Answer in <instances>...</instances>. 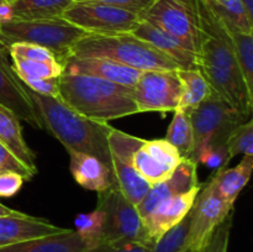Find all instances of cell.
<instances>
[{
  "label": "cell",
  "mask_w": 253,
  "mask_h": 252,
  "mask_svg": "<svg viewBox=\"0 0 253 252\" xmlns=\"http://www.w3.org/2000/svg\"><path fill=\"white\" fill-rule=\"evenodd\" d=\"M199 14L202 26V42L198 53L199 71L215 95L251 118L253 94L242 76L229 32L204 0H199Z\"/></svg>",
  "instance_id": "cell-1"
},
{
  "label": "cell",
  "mask_w": 253,
  "mask_h": 252,
  "mask_svg": "<svg viewBox=\"0 0 253 252\" xmlns=\"http://www.w3.org/2000/svg\"><path fill=\"white\" fill-rule=\"evenodd\" d=\"M43 127L48 130L68 152H81L100 160L111 170L109 135L113 126L79 115L59 99L35 93L26 86Z\"/></svg>",
  "instance_id": "cell-2"
},
{
  "label": "cell",
  "mask_w": 253,
  "mask_h": 252,
  "mask_svg": "<svg viewBox=\"0 0 253 252\" xmlns=\"http://www.w3.org/2000/svg\"><path fill=\"white\" fill-rule=\"evenodd\" d=\"M59 100L79 115L99 123L138 114L132 86L95 77L63 73L58 79Z\"/></svg>",
  "instance_id": "cell-3"
},
{
  "label": "cell",
  "mask_w": 253,
  "mask_h": 252,
  "mask_svg": "<svg viewBox=\"0 0 253 252\" xmlns=\"http://www.w3.org/2000/svg\"><path fill=\"white\" fill-rule=\"evenodd\" d=\"M68 56L99 57L145 71H178L168 57L132 34L86 35L71 48Z\"/></svg>",
  "instance_id": "cell-4"
},
{
  "label": "cell",
  "mask_w": 253,
  "mask_h": 252,
  "mask_svg": "<svg viewBox=\"0 0 253 252\" xmlns=\"http://www.w3.org/2000/svg\"><path fill=\"white\" fill-rule=\"evenodd\" d=\"M0 32L6 47L15 42L39 44L49 49L61 64L68 57L72 47L79 40L89 35L64 20L63 17L43 20H11L0 25Z\"/></svg>",
  "instance_id": "cell-5"
},
{
  "label": "cell",
  "mask_w": 253,
  "mask_h": 252,
  "mask_svg": "<svg viewBox=\"0 0 253 252\" xmlns=\"http://www.w3.org/2000/svg\"><path fill=\"white\" fill-rule=\"evenodd\" d=\"M96 209L104 214L101 244L142 242L155 245L148 239L137 208L120 192L116 184L98 193Z\"/></svg>",
  "instance_id": "cell-6"
},
{
  "label": "cell",
  "mask_w": 253,
  "mask_h": 252,
  "mask_svg": "<svg viewBox=\"0 0 253 252\" xmlns=\"http://www.w3.org/2000/svg\"><path fill=\"white\" fill-rule=\"evenodd\" d=\"M231 211H234V207L227 204L220 195L211 175L202 184L189 211L190 220L185 237V251L204 252L216 227Z\"/></svg>",
  "instance_id": "cell-7"
},
{
  "label": "cell",
  "mask_w": 253,
  "mask_h": 252,
  "mask_svg": "<svg viewBox=\"0 0 253 252\" xmlns=\"http://www.w3.org/2000/svg\"><path fill=\"white\" fill-rule=\"evenodd\" d=\"M141 19L161 27L199 53V0H156Z\"/></svg>",
  "instance_id": "cell-8"
},
{
  "label": "cell",
  "mask_w": 253,
  "mask_h": 252,
  "mask_svg": "<svg viewBox=\"0 0 253 252\" xmlns=\"http://www.w3.org/2000/svg\"><path fill=\"white\" fill-rule=\"evenodd\" d=\"M62 17L89 35L131 34L141 21L135 12L91 1H74Z\"/></svg>",
  "instance_id": "cell-9"
},
{
  "label": "cell",
  "mask_w": 253,
  "mask_h": 252,
  "mask_svg": "<svg viewBox=\"0 0 253 252\" xmlns=\"http://www.w3.org/2000/svg\"><path fill=\"white\" fill-rule=\"evenodd\" d=\"M249 119L212 94L190 113L194 133L193 155L205 143H226L231 131Z\"/></svg>",
  "instance_id": "cell-10"
},
{
  "label": "cell",
  "mask_w": 253,
  "mask_h": 252,
  "mask_svg": "<svg viewBox=\"0 0 253 252\" xmlns=\"http://www.w3.org/2000/svg\"><path fill=\"white\" fill-rule=\"evenodd\" d=\"M141 138L114 128L109 135V146L111 153V168L116 187L120 192L137 207L150 190L151 184L143 179L133 167L131 156Z\"/></svg>",
  "instance_id": "cell-11"
},
{
  "label": "cell",
  "mask_w": 253,
  "mask_h": 252,
  "mask_svg": "<svg viewBox=\"0 0 253 252\" xmlns=\"http://www.w3.org/2000/svg\"><path fill=\"white\" fill-rule=\"evenodd\" d=\"M133 88L138 113H174L182 98V83L177 71H145Z\"/></svg>",
  "instance_id": "cell-12"
},
{
  "label": "cell",
  "mask_w": 253,
  "mask_h": 252,
  "mask_svg": "<svg viewBox=\"0 0 253 252\" xmlns=\"http://www.w3.org/2000/svg\"><path fill=\"white\" fill-rule=\"evenodd\" d=\"M7 48L0 44V105L11 111L19 120L42 130L43 124L26 90L9 61Z\"/></svg>",
  "instance_id": "cell-13"
},
{
  "label": "cell",
  "mask_w": 253,
  "mask_h": 252,
  "mask_svg": "<svg viewBox=\"0 0 253 252\" xmlns=\"http://www.w3.org/2000/svg\"><path fill=\"white\" fill-rule=\"evenodd\" d=\"M197 169L198 163L195 161H193L192 158H182L179 165L170 172L168 177L151 185L146 197L136 207L140 212L141 219L147 216L157 205L165 200L199 187L200 183L198 180Z\"/></svg>",
  "instance_id": "cell-14"
},
{
  "label": "cell",
  "mask_w": 253,
  "mask_h": 252,
  "mask_svg": "<svg viewBox=\"0 0 253 252\" xmlns=\"http://www.w3.org/2000/svg\"><path fill=\"white\" fill-rule=\"evenodd\" d=\"M131 34L143 40L174 62L179 69H199V54L161 27L141 19Z\"/></svg>",
  "instance_id": "cell-15"
},
{
  "label": "cell",
  "mask_w": 253,
  "mask_h": 252,
  "mask_svg": "<svg viewBox=\"0 0 253 252\" xmlns=\"http://www.w3.org/2000/svg\"><path fill=\"white\" fill-rule=\"evenodd\" d=\"M63 73L95 77L123 85L133 86L142 72L131 67L99 57L68 56L62 63Z\"/></svg>",
  "instance_id": "cell-16"
},
{
  "label": "cell",
  "mask_w": 253,
  "mask_h": 252,
  "mask_svg": "<svg viewBox=\"0 0 253 252\" xmlns=\"http://www.w3.org/2000/svg\"><path fill=\"white\" fill-rule=\"evenodd\" d=\"M200 187L202 184L197 188H193L189 192L165 200L160 205H157L147 216L143 217V226L147 232L148 239L153 244L168 230L174 227L184 219L185 215L190 211L193 204H194Z\"/></svg>",
  "instance_id": "cell-17"
},
{
  "label": "cell",
  "mask_w": 253,
  "mask_h": 252,
  "mask_svg": "<svg viewBox=\"0 0 253 252\" xmlns=\"http://www.w3.org/2000/svg\"><path fill=\"white\" fill-rule=\"evenodd\" d=\"M66 230L48 220L29 214L21 216H0V247L24 240L59 234Z\"/></svg>",
  "instance_id": "cell-18"
},
{
  "label": "cell",
  "mask_w": 253,
  "mask_h": 252,
  "mask_svg": "<svg viewBox=\"0 0 253 252\" xmlns=\"http://www.w3.org/2000/svg\"><path fill=\"white\" fill-rule=\"evenodd\" d=\"M69 168L74 180L88 190L103 192L115 184L114 173L100 160L81 152H68Z\"/></svg>",
  "instance_id": "cell-19"
},
{
  "label": "cell",
  "mask_w": 253,
  "mask_h": 252,
  "mask_svg": "<svg viewBox=\"0 0 253 252\" xmlns=\"http://www.w3.org/2000/svg\"><path fill=\"white\" fill-rule=\"evenodd\" d=\"M86 247L74 230L24 240L0 247V252H85Z\"/></svg>",
  "instance_id": "cell-20"
},
{
  "label": "cell",
  "mask_w": 253,
  "mask_h": 252,
  "mask_svg": "<svg viewBox=\"0 0 253 252\" xmlns=\"http://www.w3.org/2000/svg\"><path fill=\"white\" fill-rule=\"evenodd\" d=\"M0 143L9 150L32 173H37L36 155L22 136L20 120L7 109L0 105Z\"/></svg>",
  "instance_id": "cell-21"
},
{
  "label": "cell",
  "mask_w": 253,
  "mask_h": 252,
  "mask_svg": "<svg viewBox=\"0 0 253 252\" xmlns=\"http://www.w3.org/2000/svg\"><path fill=\"white\" fill-rule=\"evenodd\" d=\"M253 169V156H244L241 162L234 168H220L212 173L220 195L225 202L234 207L241 190L246 187Z\"/></svg>",
  "instance_id": "cell-22"
},
{
  "label": "cell",
  "mask_w": 253,
  "mask_h": 252,
  "mask_svg": "<svg viewBox=\"0 0 253 252\" xmlns=\"http://www.w3.org/2000/svg\"><path fill=\"white\" fill-rule=\"evenodd\" d=\"M74 0H12L11 20L59 19Z\"/></svg>",
  "instance_id": "cell-23"
},
{
  "label": "cell",
  "mask_w": 253,
  "mask_h": 252,
  "mask_svg": "<svg viewBox=\"0 0 253 252\" xmlns=\"http://www.w3.org/2000/svg\"><path fill=\"white\" fill-rule=\"evenodd\" d=\"M177 72L182 83V98L178 109L192 113L214 93L199 69H178Z\"/></svg>",
  "instance_id": "cell-24"
},
{
  "label": "cell",
  "mask_w": 253,
  "mask_h": 252,
  "mask_svg": "<svg viewBox=\"0 0 253 252\" xmlns=\"http://www.w3.org/2000/svg\"><path fill=\"white\" fill-rule=\"evenodd\" d=\"M204 2L226 27L253 34V20L241 0H204Z\"/></svg>",
  "instance_id": "cell-25"
},
{
  "label": "cell",
  "mask_w": 253,
  "mask_h": 252,
  "mask_svg": "<svg viewBox=\"0 0 253 252\" xmlns=\"http://www.w3.org/2000/svg\"><path fill=\"white\" fill-rule=\"evenodd\" d=\"M165 140L179 152L182 158L192 157L194 151V133L189 111L183 109H177L174 111Z\"/></svg>",
  "instance_id": "cell-26"
},
{
  "label": "cell",
  "mask_w": 253,
  "mask_h": 252,
  "mask_svg": "<svg viewBox=\"0 0 253 252\" xmlns=\"http://www.w3.org/2000/svg\"><path fill=\"white\" fill-rule=\"evenodd\" d=\"M226 30L247 88L253 94V34H246L230 27H226Z\"/></svg>",
  "instance_id": "cell-27"
},
{
  "label": "cell",
  "mask_w": 253,
  "mask_h": 252,
  "mask_svg": "<svg viewBox=\"0 0 253 252\" xmlns=\"http://www.w3.org/2000/svg\"><path fill=\"white\" fill-rule=\"evenodd\" d=\"M143 142H145V140L141 138L138 145L133 150L131 161H132L133 167L136 168L138 174L143 179L147 180L151 185H153L156 183L161 182L162 179H165L166 177H168L173 169H170L169 167L161 163L152 155H150L146 151V148L143 147Z\"/></svg>",
  "instance_id": "cell-28"
},
{
  "label": "cell",
  "mask_w": 253,
  "mask_h": 252,
  "mask_svg": "<svg viewBox=\"0 0 253 252\" xmlns=\"http://www.w3.org/2000/svg\"><path fill=\"white\" fill-rule=\"evenodd\" d=\"M74 225H76L74 231L84 242L86 251L101 244L104 225V214L101 210L95 209L94 211L79 214L74 220Z\"/></svg>",
  "instance_id": "cell-29"
},
{
  "label": "cell",
  "mask_w": 253,
  "mask_h": 252,
  "mask_svg": "<svg viewBox=\"0 0 253 252\" xmlns=\"http://www.w3.org/2000/svg\"><path fill=\"white\" fill-rule=\"evenodd\" d=\"M12 68L20 81L26 79L58 78L63 74V66L59 62H36L22 58H11Z\"/></svg>",
  "instance_id": "cell-30"
},
{
  "label": "cell",
  "mask_w": 253,
  "mask_h": 252,
  "mask_svg": "<svg viewBox=\"0 0 253 252\" xmlns=\"http://www.w3.org/2000/svg\"><path fill=\"white\" fill-rule=\"evenodd\" d=\"M229 158L239 155L253 156V120L250 118L245 123L240 124L230 133L226 141Z\"/></svg>",
  "instance_id": "cell-31"
},
{
  "label": "cell",
  "mask_w": 253,
  "mask_h": 252,
  "mask_svg": "<svg viewBox=\"0 0 253 252\" xmlns=\"http://www.w3.org/2000/svg\"><path fill=\"white\" fill-rule=\"evenodd\" d=\"M189 220L190 215L188 212L179 224L168 230L155 242L151 252H187L184 244L189 227Z\"/></svg>",
  "instance_id": "cell-32"
},
{
  "label": "cell",
  "mask_w": 253,
  "mask_h": 252,
  "mask_svg": "<svg viewBox=\"0 0 253 252\" xmlns=\"http://www.w3.org/2000/svg\"><path fill=\"white\" fill-rule=\"evenodd\" d=\"M192 160L215 170L226 167L230 161L226 143H205L193 155Z\"/></svg>",
  "instance_id": "cell-33"
},
{
  "label": "cell",
  "mask_w": 253,
  "mask_h": 252,
  "mask_svg": "<svg viewBox=\"0 0 253 252\" xmlns=\"http://www.w3.org/2000/svg\"><path fill=\"white\" fill-rule=\"evenodd\" d=\"M10 58H22L29 61L36 62H58L56 56L49 49L34 43H26V42H15L7 47Z\"/></svg>",
  "instance_id": "cell-34"
},
{
  "label": "cell",
  "mask_w": 253,
  "mask_h": 252,
  "mask_svg": "<svg viewBox=\"0 0 253 252\" xmlns=\"http://www.w3.org/2000/svg\"><path fill=\"white\" fill-rule=\"evenodd\" d=\"M232 220H234V211L230 212L224 221L216 227L212 234L209 244L205 247L204 252H227L230 240V232L232 227Z\"/></svg>",
  "instance_id": "cell-35"
},
{
  "label": "cell",
  "mask_w": 253,
  "mask_h": 252,
  "mask_svg": "<svg viewBox=\"0 0 253 252\" xmlns=\"http://www.w3.org/2000/svg\"><path fill=\"white\" fill-rule=\"evenodd\" d=\"M0 172H15L19 173L25 180H30L35 173H32L29 168L25 167L9 150L0 143Z\"/></svg>",
  "instance_id": "cell-36"
},
{
  "label": "cell",
  "mask_w": 253,
  "mask_h": 252,
  "mask_svg": "<svg viewBox=\"0 0 253 252\" xmlns=\"http://www.w3.org/2000/svg\"><path fill=\"white\" fill-rule=\"evenodd\" d=\"M74 1L101 2V4L110 5V6L128 10V11H132L135 12V14L142 16V15L150 9L151 5H152L156 0H74Z\"/></svg>",
  "instance_id": "cell-37"
},
{
  "label": "cell",
  "mask_w": 253,
  "mask_h": 252,
  "mask_svg": "<svg viewBox=\"0 0 253 252\" xmlns=\"http://www.w3.org/2000/svg\"><path fill=\"white\" fill-rule=\"evenodd\" d=\"M58 78H43V79H26L22 83L31 89L35 93L42 94V95L53 96L59 99V84Z\"/></svg>",
  "instance_id": "cell-38"
},
{
  "label": "cell",
  "mask_w": 253,
  "mask_h": 252,
  "mask_svg": "<svg viewBox=\"0 0 253 252\" xmlns=\"http://www.w3.org/2000/svg\"><path fill=\"white\" fill-rule=\"evenodd\" d=\"M25 179L15 172H0V197L10 198L21 189Z\"/></svg>",
  "instance_id": "cell-39"
},
{
  "label": "cell",
  "mask_w": 253,
  "mask_h": 252,
  "mask_svg": "<svg viewBox=\"0 0 253 252\" xmlns=\"http://www.w3.org/2000/svg\"><path fill=\"white\" fill-rule=\"evenodd\" d=\"M153 245L142 242H126V244L109 245L100 244L86 252H151Z\"/></svg>",
  "instance_id": "cell-40"
},
{
  "label": "cell",
  "mask_w": 253,
  "mask_h": 252,
  "mask_svg": "<svg viewBox=\"0 0 253 252\" xmlns=\"http://www.w3.org/2000/svg\"><path fill=\"white\" fill-rule=\"evenodd\" d=\"M7 21H11V9H10V4L6 0H0V25L5 24V22ZM0 44L4 46L5 48H7V47L5 46L1 32H0Z\"/></svg>",
  "instance_id": "cell-41"
},
{
  "label": "cell",
  "mask_w": 253,
  "mask_h": 252,
  "mask_svg": "<svg viewBox=\"0 0 253 252\" xmlns=\"http://www.w3.org/2000/svg\"><path fill=\"white\" fill-rule=\"evenodd\" d=\"M21 215H25V212L17 211V210L5 207L4 204L0 203V216H21Z\"/></svg>",
  "instance_id": "cell-42"
},
{
  "label": "cell",
  "mask_w": 253,
  "mask_h": 252,
  "mask_svg": "<svg viewBox=\"0 0 253 252\" xmlns=\"http://www.w3.org/2000/svg\"><path fill=\"white\" fill-rule=\"evenodd\" d=\"M241 2L249 16L253 20V0H241Z\"/></svg>",
  "instance_id": "cell-43"
},
{
  "label": "cell",
  "mask_w": 253,
  "mask_h": 252,
  "mask_svg": "<svg viewBox=\"0 0 253 252\" xmlns=\"http://www.w3.org/2000/svg\"><path fill=\"white\" fill-rule=\"evenodd\" d=\"M85 252H86V251H85Z\"/></svg>",
  "instance_id": "cell-44"
}]
</instances>
